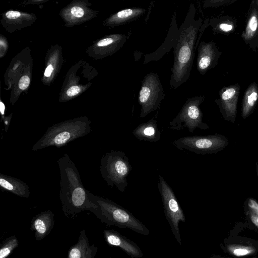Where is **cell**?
Listing matches in <instances>:
<instances>
[{
	"mask_svg": "<svg viewBox=\"0 0 258 258\" xmlns=\"http://www.w3.org/2000/svg\"><path fill=\"white\" fill-rule=\"evenodd\" d=\"M88 193L90 199L99 206L107 226L127 228L138 234H149V229L127 210L107 198L95 196L89 191Z\"/></svg>",
	"mask_w": 258,
	"mask_h": 258,
	"instance_id": "5b68a950",
	"label": "cell"
},
{
	"mask_svg": "<svg viewBox=\"0 0 258 258\" xmlns=\"http://www.w3.org/2000/svg\"><path fill=\"white\" fill-rule=\"evenodd\" d=\"M30 82V78L27 76H24L21 78L19 82V87L21 90H25L27 89Z\"/></svg>",
	"mask_w": 258,
	"mask_h": 258,
	"instance_id": "603a6c76",
	"label": "cell"
},
{
	"mask_svg": "<svg viewBox=\"0 0 258 258\" xmlns=\"http://www.w3.org/2000/svg\"><path fill=\"white\" fill-rule=\"evenodd\" d=\"M238 89L235 87L227 88L220 95V108L224 118L234 123L237 113Z\"/></svg>",
	"mask_w": 258,
	"mask_h": 258,
	"instance_id": "7c38bea8",
	"label": "cell"
},
{
	"mask_svg": "<svg viewBox=\"0 0 258 258\" xmlns=\"http://www.w3.org/2000/svg\"><path fill=\"white\" fill-rule=\"evenodd\" d=\"M256 171H257V175L258 177V164H256Z\"/></svg>",
	"mask_w": 258,
	"mask_h": 258,
	"instance_id": "1f68e13d",
	"label": "cell"
},
{
	"mask_svg": "<svg viewBox=\"0 0 258 258\" xmlns=\"http://www.w3.org/2000/svg\"><path fill=\"white\" fill-rule=\"evenodd\" d=\"M249 253V251L248 250L245 249H235L233 251V254L237 256H241V255H244Z\"/></svg>",
	"mask_w": 258,
	"mask_h": 258,
	"instance_id": "83f0119b",
	"label": "cell"
},
{
	"mask_svg": "<svg viewBox=\"0 0 258 258\" xmlns=\"http://www.w3.org/2000/svg\"><path fill=\"white\" fill-rule=\"evenodd\" d=\"M258 99V88L255 83L249 86L245 92L241 107V116L243 119L249 116L253 111Z\"/></svg>",
	"mask_w": 258,
	"mask_h": 258,
	"instance_id": "d6986e66",
	"label": "cell"
},
{
	"mask_svg": "<svg viewBox=\"0 0 258 258\" xmlns=\"http://www.w3.org/2000/svg\"><path fill=\"white\" fill-rule=\"evenodd\" d=\"M258 29V15L256 12L251 15L244 33V37L246 40L251 39L256 34Z\"/></svg>",
	"mask_w": 258,
	"mask_h": 258,
	"instance_id": "44dd1931",
	"label": "cell"
},
{
	"mask_svg": "<svg viewBox=\"0 0 258 258\" xmlns=\"http://www.w3.org/2000/svg\"><path fill=\"white\" fill-rule=\"evenodd\" d=\"M178 36V28L176 23V13L174 12L167 36L163 43L155 51L145 55L144 63L157 61L173 47Z\"/></svg>",
	"mask_w": 258,
	"mask_h": 258,
	"instance_id": "8fae6325",
	"label": "cell"
},
{
	"mask_svg": "<svg viewBox=\"0 0 258 258\" xmlns=\"http://www.w3.org/2000/svg\"><path fill=\"white\" fill-rule=\"evenodd\" d=\"M198 52L197 70L200 74H204L215 60L216 53L213 44L202 41L199 45Z\"/></svg>",
	"mask_w": 258,
	"mask_h": 258,
	"instance_id": "2e32d148",
	"label": "cell"
},
{
	"mask_svg": "<svg viewBox=\"0 0 258 258\" xmlns=\"http://www.w3.org/2000/svg\"><path fill=\"white\" fill-rule=\"evenodd\" d=\"M203 96L188 98L175 117L169 123V128L175 131L186 128L193 133L197 128L207 130L208 125L203 121V113L200 107L203 102Z\"/></svg>",
	"mask_w": 258,
	"mask_h": 258,
	"instance_id": "52a82bcc",
	"label": "cell"
},
{
	"mask_svg": "<svg viewBox=\"0 0 258 258\" xmlns=\"http://www.w3.org/2000/svg\"><path fill=\"white\" fill-rule=\"evenodd\" d=\"M228 139L223 135L215 134L206 136H186L175 140L172 144L181 150L197 154H213L225 149Z\"/></svg>",
	"mask_w": 258,
	"mask_h": 258,
	"instance_id": "8992f818",
	"label": "cell"
},
{
	"mask_svg": "<svg viewBox=\"0 0 258 258\" xmlns=\"http://www.w3.org/2000/svg\"><path fill=\"white\" fill-rule=\"evenodd\" d=\"M196 8L190 4L173 48L174 62L171 69L170 88H177L189 79L193 65L197 36L202 20L195 19Z\"/></svg>",
	"mask_w": 258,
	"mask_h": 258,
	"instance_id": "7a4b0ae2",
	"label": "cell"
},
{
	"mask_svg": "<svg viewBox=\"0 0 258 258\" xmlns=\"http://www.w3.org/2000/svg\"><path fill=\"white\" fill-rule=\"evenodd\" d=\"M133 135L139 141L156 142L160 140L161 133L157 120L154 118L138 125L133 131Z\"/></svg>",
	"mask_w": 258,
	"mask_h": 258,
	"instance_id": "9a60e30c",
	"label": "cell"
},
{
	"mask_svg": "<svg viewBox=\"0 0 258 258\" xmlns=\"http://www.w3.org/2000/svg\"><path fill=\"white\" fill-rule=\"evenodd\" d=\"M103 235L109 245L120 247L132 258H140L143 256L140 247L136 243L118 232L111 229H105L103 231Z\"/></svg>",
	"mask_w": 258,
	"mask_h": 258,
	"instance_id": "30bf717a",
	"label": "cell"
},
{
	"mask_svg": "<svg viewBox=\"0 0 258 258\" xmlns=\"http://www.w3.org/2000/svg\"><path fill=\"white\" fill-rule=\"evenodd\" d=\"M54 224V215L50 210L42 211L33 217L30 229L34 231L35 237L40 241L47 236Z\"/></svg>",
	"mask_w": 258,
	"mask_h": 258,
	"instance_id": "4fadbf2b",
	"label": "cell"
},
{
	"mask_svg": "<svg viewBox=\"0 0 258 258\" xmlns=\"http://www.w3.org/2000/svg\"><path fill=\"white\" fill-rule=\"evenodd\" d=\"M0 186L4 190H7L20 197L27 198L30 196L29 186L18 178L0 173Z\"/></svg>",
	"mask_w": 258,
	"mask_h": 258,
	"instance_id": "e0dca14e",
	"label": "cell"
},
{
	"mask_svg": "<svg viewBox=\"0 0 258 258\" xmlns=\"http://www.w3.org/2000/svg\"><path fill=\"white\" fill-rule=\"evenodd\" d=\"M101 175L108 186H115L123 192L128 185L127 177L132 170L129 159L121 151L111 150L101 158Z\"/></svg>",
	"mask_w": 258,
	"mask_h": 258,
	"instance_id": "277c9868",
	"label": "cell"
},
{
	"mask_svg": "<svg viewBox=\"0 0 258 258\" xmlns=\"http://www.w3.org/2000/svg\"><path fill=\"white\" fill-rule=\"evenodd\" d=\"M53 68L52 65H48L45 71L44 76L46 77H49L51 75V73L53 71Z\"/></svg>",
	"mask_w": 258,
	"mask_h": 258,
	"instance_id": "f546056e",
	"label": "cell"
},
{
	"mask_svg": "<svg viewBox=\"0 0 258 258\" xmlns=\"http://www.w3.org/2000/svg\"><path fill=\"white\" fill-rule=\"evenodd\" d=\"M3 119L4 123L5 131L7 132L10 125V123L11 121V116L6 117H4V118H3Z\"/></svg>",
	"mask_w": 258,
	"mask_h": 258,
	"instance_id": "f1b7e54d",
	"label": "cell"
},
{
	"mask_svg": "<svg viewBox=\"0 0 258 258\" xmlns=\"http://www.w3.org/2000/svg\"><path fill=\"white\" fill-rule=\"evenodd\" d=\"M145 12L146 9L143 8H129L117 12L109 21L112 25H122L137 20Z\"/></svg>",
	"mask_w": 258,
	"mask_h": 258,
	"instance_id": "ac0fdd59",
	"label": "cell"
},
{
	"mask_svg": "<svg viewBox=\"0 0 258 258\" xmlns=\"http://www.w3.org/2000/svg\"><path fill=\"white\" fill-rule=\"evenodd\" d=\"M5 106L4 104L1 101L0 102V111L2 115V119L4 118V114H5Z\"/></svg>",
	"mask_w": 258,
	"mask_h": 258,
	"instance_id": "4dcf8cb0",
	"label": "cell"
},
{
	"mask_svg": "<svg viewBox=\"0 0 258 258\" xmlns=\"http://www.w3.org/2000/svg\"><path fill=\"white\" fill-rule=\"evenodd\" d=\"M80 91V88L78 86H73L69 88L67 91V94L69 97H73L78 94Z\"/></svg>",
	"mask_w": 258,
	"mask_h": 258,
	"instance_id": "d4e9b609",
	"label": "cell"
},
{
	"mask_svg": "<svg viewBox=\"0 0 258 258\" xmlns=\"http://www.w3.org/2000/svg\"><path fill=\"white\" fill-rule=\"evenodd\" d=\"M245 202L251 220L253 223L258 225V203L251 198H248Z\"/></svg>",
	"mask_w": 258,
	"mask_h": 258,
	"instance_id": "7402d4cb",
	"label": "cell"
},
{
	"mask_svg": "<svg viewBox=\"0 0 258 258\" xmlns=\"http://www.w3.org/2000/svg\"><path fill=\"white\" fill-rule=\"evenodd\" d=\"M90 131V121L86 117L54 124L47 128L43 136L32 146V150L37 151L51 146L61 147L87 135Z\"/></svg>",
	"mask_w": 258,
	"mask_h": 258,
	"instance_id": "3957f363",
	"label": "cell"
},
{
	"mask_svg": "<svg viewBox=\"0 0 258 258\" xmlns=\"http://www.w3.org/2000/svg\"><path fill=\"white\" fill-rule=\"evenodd\" d=\"M219 28L222 31L226 32L231 31L233 28V26L227 23H221L219 25Z\"/></svg>",
	"mask_w": 258,
	"mask_h": 258,
	"instance_id": "4316f807",
	"label": "cell"
},
{
	"mask_svg": "<svg viewBox=\"0 0 258 258\" xmlns=\"http://www.w3.org/2000/svg\"><path fill=\"white\" fill-rule=\"evenodd\" d=\"M158 188L161 197L166 218L177 242L181 245L179 223L180 221L185 222L183 211L172 189L161 175H159Z\"/></svg>",
	"mask_w": 258,
	"mask_h": 258,
	"instance_id": "9c48e42d",
	"label": "cell"
},
{
	"mask_svg": "<svg viewBox=\"0 0 258 258\" xmlns=\"http://www.w3.org/2000/svg\"><path fill=\"white\" fill-rule=\"evenodd\" d=\"M165 96L158 74L151 72L146 75L142 81L138 95V102L141 106L140 117H144L158 109Z\"/></svg>",
	"mask_w": 258,
	"mask_h": 258,
	"instance_id": "ba28073f",
	"label": "cell"
},
{
	"mask_svg": "<svg viewBox=\"0 0 258 258\" xmlns=\"http://www.w3.org/2000/svg\"><path fill=\"white\" fill-rule=\"evenodd\" d=\"M98 250L95 244L90 245L85 229H82L77 242L68 250L67 258H94Z\"/></svg>",
	"mask_w": 258,
	"mask_h": 258,
	"instance_id": "5bb4252c",
	"label": "cell"
},
{
	"mask_svg": "<svg viewBox=\"0 0 258 258\" xmlns=\"http://www.w3.org/2000/svg\"><path fill=\"white\" fill-rule=\"evenodd\" d=\"M72 14L78 18H80L83 16L84 14V11L82 8L79 7L75 6L73 7L71 10Z\"/></svg>",
	"mask_w": 258,
	"mask_h": 258,
	"instance_id": "cb8c5ba5",
	"label": "cell"
},
{
	"mask_svg": "<svg viewBox=\"0 0 258 258\" xmlns=\"http://www.w3.org/2000/svg\"><path fill=\"white\" fill-rule=\"evenodd\" d=\"M56 162L60 175L59 198L64 215L72 218L82 211H88L107 225L99 206L90 199L88 191L84 187L79 171L69 155L65 153Z\"/></svg>",
	"mask_w": 258,
	"mask_h": 258,
	"instance_id": "6da1fadb",
	"label": "cell"
},
{
	"mask_svg": "<svg viewBox=\"0 0 258 258\" xmlns=\"http://www.w3.org/2000/svg\"><path fill=\"white\" fill-rule=\"evenodd\" d=\"M19 245L17 237L11 236L6 238L2 243L0 248V258H7Z\"/></svg>",
	"mask_w": 258,
	"mask_h": 258,
	"instance_id": "ffe728a7",
	"label": "cell"
},
{
	"mask_svg": "<svg viewBox=\"0 0 258 258\" xmlns=\"http://www.w3.org/2000/svg\"><path fill=\"white\" fill-rule=\"evenodd\" d=\"M21 16V13L18 11H10L6 14V16L10 19H15L19 18Z\"/></svg>",
	"mask_w": 258,
	"mask_h": 258,
	"instance_id": "484cf974",
	"label": "cell"
}]
</instances>
